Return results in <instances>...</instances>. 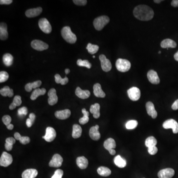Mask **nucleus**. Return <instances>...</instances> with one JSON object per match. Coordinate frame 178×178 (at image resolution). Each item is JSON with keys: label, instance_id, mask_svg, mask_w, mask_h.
<instances>
[{"label": "nucleus", "instance_id": "obj_41", "mask_svg": "<svg viewBox=\"0 0 178 178\" xmlns=\"http://www.w3.org/2000/svg\"><path fill=\"white\" fill-rule=\"evenodd\" d=\"M86 49L88 50V53L91 55H94L98 52L99 51V47L98 45L89 43L86 47Z\"/></svg>", "mask_w": 178, "mask_h": 178}, {"label": "nucleus", "instance_id": "obj_56", "mask_svg": "<svg viewBox=\"0 0 178 178\" xmlns=\"http://www.w3.org/2000/svg\"><path fill=\"white\" fill-rule=\"evenodd\" d=\"M109 153L111 155H114L116 154V151L114 149H111V150L109 151Z\"/></svg>", "mask_w": 178, "mask_h": 178}, {"label": "nucleus", "instance_id": "obj_46", "mask_svg": "<svg viewBox=\"0 0 178 178\" xmlns=\"http://www.w3.org/2000/svg\"><path fill=\"white\" fill-rule=\"evenodd\" d=\"M2 121L5 125L7 126L11 124V116L9 115H5L2 118Z\"/></svg>", "mask_w": 178, "mask_h": 178}, {"label": "nucleus", "instance_id": "obj_36", "mask_svg": "<svg viewBox=\"0 0 178 178\" xmlns=\"http://www.w3.org/2000/svg\"><path fill=\"white\" fill-rule=\"evenodd\" d=\"M22 104V100L21 96H16L14 98L13 102L9 106V109L11 110H13L16 108V106H20Z\"/></svg>", "mask_w": 178, "mask_h": 178}, {"label": "nucleus", "instance_id": "obj_33", "mask_svg": "<svg viewBox=\"0 0 178 178\" xmlns=\"http://www.w3.org/2000/svg\"><path fill=\"white\" fill-rule=\"evenodd\" d=\"M114 162L115 164L119 168H122L126 166V161L119 155H117L114 158Z\"/></svg>", "mask_w": 178, "mask_h": 178}, {"label": "nucleus", "instance_id": "obj_61", "mask_svg": "<svg viewBox=\"0 0 178 178\" xmlns=\"http://www.w3.org/2000/svg\"><path fill=\"white\" fill-rule=\"evenodd\" d=\"M93 58H95V56H93Z\"/></svg>", "mask_w": 178, "mask_h": 178}, {"label": "nucleus", "instance_id": "obj_4", "mask_svg": "<svg viewBox=\"0 0 178 178\" xmlns=\"http://www.w3.org/2000/svg\"><path fill=\"white\" fill-rule=\"evenodd\" d=\"M131 66L130 62L126 59H119L116 60V69L120 72H127L130 69Z\"/></svg>", "mask_w": 178, "mask_h": 178}, {"label": "nucleus", "instance_id": "obj_55", "mask_svg": "<svg viewBox=\"0 0 178 178\" xmlns=\"http://www.w3.org/2000/svg\"><path fill=\"white\" fill-rule=\"evenodd\" d=\"M7 129L11 130L13 129V128H14V125L11 124H10L9 125L7 126Z\"/></svg>", "mask_w": 178, "mask_h": 178}, {"label": "nucleus", "instance_id": "obj_34", "mask_svg": "<svg viewBox=\"0 0 178 178\" xmlns=\"http://www.w3.org/2000/svg\"><path fill=\"white\" fill-rule=\"evenodd\" d=\"M2 60L6 66H10L13 64L14 57L10 54H6L3 56Z\"/></svg>", "mask_w": 178, "mask_h": 178}, {"label": "nucleus", "instance_id": "obj_52", "mask_svg": "<svg viewBox=\"0 0 178 178\" xmlns=\"http://www.w3.org/2000/svg\"><path fill=\"white\" fill-rule=\"evenodd\" d=\"M36 116L33 113H31L29 115V118L30 120L32 122V123H34V122L35 120Z\"/></svg>", "mask_w": 178, "mask_h": 178}, {"label": "nucleus", "instance_id": "obj_11", "mask_svg": "<svg viewBox=\"0 0 178 178\" xmlns=\"http://www.w3.org/2000/svg\"><path fill=\"white\" fill-rule=\"evenodd\" d=\"M56 136V131L54 128L48 127L47 128L45 135L42 138L47 142H51L55 139Z\"/></svg>", "mask_w": 178, "mask_h": 178}, {"label": "nucleus", "instance_id": "obj_16", "mask_svg": "<svg viewBox=\"0 0 178 178\" xmlns=\"http://www.w3.org/2000/svg\"><path fill=\"white\" fill-rule=\"evenodd\" d=\"M99 129V126L98 125L91 128L89 131V135L91 139L94 140H100V134Z\"/></svg>", "mask_w": 178, "mask_h": 178}, {"label": "nucleus", "instance_id": "obj_38", "mask_svg": "<svg viewBox=\"0 0 178 178\" xmlns=\"http://www.w3.org/2000/svg\"><path fill=\"white\" fill-rule=\"evenodd\" d=\"M82 112L83 114V117L79 119L80 124L84 125L87 123L89 121V112L87 111L85 109H82Z\"/></svg>", "mask_w": 178, "mask_h": 178}, {"label": "nucleus", "instance_id": "obj_15", "mask_svg": "<svg viewBox=\"0 0 178 178\" xmlns=\"http://www.w3.org/2000/svg\"><path fill=\"white\" fill-rule=\"evenodd\" d=\"M49 96L48 104L50 105H54L58 101V97L56 95V89L52 88L49 91L48 94Z\"/></svg>", "mask_w": 178, "mask_h": 178}, {"label": "nucleus", "instance_id": "obj_8", "mask_svg": "<svg viewBox=\"0 0 178 178\" xmlns=\"http://www.w3.org/2000/svg\"><path fill=\"white\" fill-rule=\"evenodd\" d=\"M13 159L11 154L7 152H3L0 158V165L3 167H7L12 163Z\"/></svg>", "mask_w": 178, "mask_h": 178}, {"label": "nucleus", "instance_id": "obj_29", "mask_svg": "<svg viewBox=\"0 0 178 178\" xmlns=\"http://www.w3.org/2000/svg\"><path fill=\"white\" fill-rule=\"evenodd\" d=\"M82 133V128L78 124L73 125L72 136L74 139H77L81 136Z\"/></svg>", "mask_w": 178, "mask_h": 178}, {"label": "nucleus", "instance_id": "obj_26", "mask_svg": "<svg viewBox=\"0 0 178 178\" xmlns=\"http://www.w3.org/2000/svg\"><path fill=\"white\" fill-rule=\"evenodd\" d=\"M90 111L91 113L93 114V117L95 118H99L100 116V105L97 103L91 105Z\"/></svg>", "mask_w": 178, "mask_h": 178}, {"label": "nucleus", "instance_id": "obj_13", "mask_svg": "<svg viewBox=\"0 0 178 178\" xmlns=\"http://www.w3.org/2000/svg\"><path fill=\"white\" fill-rule=\"evenodd\" d=\"M148 80L153 84H158L160 83V79L158 76V73L154 70H150L147 74Z\"/></svg>", "mask_w": 178, "mask_h": 178}, {"label": "nucleus", "instance_id": "obj_2", "mask_svg": "<svg viewBox=\"0 0 178 178\" xmlns=\"http://www.w3.org/2000/svg\"><path fill=\"white\" fill-rule=\"evenodd\" d=\"M61 34L65 40L70 44H74L77 41V37L71 31L69 26H65L62 28Z\"/></svg>", "mask_w": 178, "mask_h": 178}, {"label": "nucleus", "instance_id": "obj_24", "mask_svg": "<svg viewBox=\"0 0 178 178\" xmlns=\"http://www.w3.org/2000/svg\"><path fill=\"white\" fill-rule=\"evenodd\" d=\"M8 38L7 25L6 23L1 22L0 24V39L1 40H5Z\"/></svg>", "mask_w": 178, "mask_h": 178}, {"label": "nucleus", "instance_id": "obj_3", "mask_svg": "<svg viewBox=\"0 0 178 178\" xmlns=\"http://www.w3.org/2000/svg\"><path fill=\"white\" fill-rule=\"evenodd\" d=\"M110 19L106 16H103L95 18L93 22L94 27L96 30L100 31L109 22Z\"/></svg>", "mask_w": 178, "mask_h": 178}, {"label": "nucleus", "instance_id": "obj_51", "mask_svg": "<svg viewBox=\"0 0 178 178\" xmlns=\"http://www.w3.org/2000/svg\"><path fill=\"white\" fill-rule=\"evenodd\" d=\"M172 109L174 110L178 109V100H177L172 105Z\"/></svg>", "mask_w": 178, "mask_h": 178}, {"label": "nucleus", "instance_id": "obj_14", "mask_svg": "<svg viewBox=\"0 0 178 178\" xmlns=\"http://www.w3.org/2000/svg\"><path fill=\"white\" fill-rule=\"evenodd\" d=\"M175 175V171L172 168L161 170L158 173L159 178H172Z\"/></svg>", "mask_w": 178, "mask_h": 178}, {"label": "nucleus", "instance_id": "obj_48", "mask_svg": "<svg viewBox=\"0 0 178 178\" xmlns=\"http://www.w3.org/2000/svg\"><path fill=\"white\" fill-rule=\"evenodd\" d=\"M158 151V149L156 146H152L150 148H148V152L151 155H154L157 154Z\"/></svg>", "mask_w": 178, "mask_h": 178}, {"label": "nucleus", "instance_id": "obj_18", "mask_svg": "<svg viewBox=\"0 0 178 178\" xmlns=\"http://www.w3.org/2000/svg\"><path fill=\"white\" fill-rule=\"evenodd\" d=\"M70 115H71V111L68 109L62 110H59L55 112V116L59 119H66L69 118Z\"/></svg>", "mask_w": 178, "mask_h": 178}, {"label": "nucleus", "instance_id": "obj_7", "mask_svg": "<svg viewBox=\"0 0 178 178\" xmlns=\"http://www.w3.org/2000/svg\"><path fill=\"white\" fill-rule=\"evenodd\" d=\"M100 60L101 67L102 69L105 72H109L112 69L111 62L109 59H107L105 55H100L99 56Z\"/></svg>", "mask_w": 178, "mask_h": 178}, {"label": "nucleus", "instance_id": "obj_28", "mask_svg": "<svg viewBox=\"0 0 178 178\" xmlns=\"http://www.w3.org/2000/svg\"><path fill=\"white\" fill-rule=\"evenodd\" d=\"M46 93V90L45 88H42V89L37 88L32 92L30 96L31 100H35L38 96H40L44 95Z\"/></svg>", "mask_w": 178, "mask_h": 178}, {"label": "nucleus", "instance_id": "obj_9", "mask_svg": "<svg viewBox=\"0 0 178 178\" xmlns=\"http://www.w3.org/2000/svg\"><path fill=\"white\" fill-rule=\"evenodd\" d=\"M31 45L32 48L38 51H43L47 50L49 48V45L48 44L39 40H34L32 41L31 43Z\"/></svg>", "mask_w": 178, "mask_h": 178}, {"label": "nucleus", "instance_id": "obj_35", "mask_svg": "<svg viewBox=\"0 0 178 178\" xmlns=\"http://www.w3.org/2000/svg\"><path fill=\"white\" fill-rule=\"evenodd\" d=\"M97 172L100 175L103 177L109 176L111 173V170L109 169L104 166L99 167L97 170Z\"/></svg>", "mask_w": 178, "mask_h": 178}, {"label": "nucleus", "instance_id": "obj_45", "mask_svg": "<svg viewBox=\"0 0 178 178\" xmlns=\"http://www.w3.org/2000/svg\"><path fill=\"white\" fill-rule=\"evenodd\" d=\"M64 175V171L61 169H57L55 171V174L51 178H62Z\"/></svg>", "mask_w": 178, "mask_h": 178}, {"label": "nucleus", "instance_id": "obj_60", "mask_svg": "<svg viewBox=\"0 0 178 178\" xmlns=\"http://www.w3.org/2000/svg\"><path fill=\"white\" fill-rule=\"evenodd\" d=\"M161 51H158V54H161Z\"/></svg>", "mask_w": 178, "mask_h": 178}, {"label": "nucleus", "instance_id": "obj_20", "mask_svg": "<svg viewBox=\"0 0 178 178\" xmlns=\"http://www.w3.org/2000/svg\"><path fill=\"white\" fill-rule=\"evenodd\" d=\"M94 94L98 98H104L105 96V94L101 89V85L99 83H96L93 86Z\"/></svg>", "mask_w": 178, "mask_h": 178}, {"label": "nucleus", "instance_id": "obj_21", "mask_svg": "<svg viewBox=\"0 0 178 178\" xmlns=\"http://www.w3.org/2000/svg\"><path fill=\"white\" fill-rule=\"evenodd\" d=\"M76 95L81 99H87L90 96V91L89 90H83L80 87H78L75 91Z\"/></svg>", "mask_w": 178, "mask_h": 178}, {"label": "nucleus", "instance_id": "obj_23", "mask_svg": "<svg viewBox=\"0 0 178 178\" xmlns=\"http://www.w3.org/2000/svg\"><path fill=\"white\" fill-rule=\"evenodd\" d=\"M161 48H175L177 47V44L174 41L170 39H166L162 41L160 44Z\"/></svg>", "mask_w": 178, "mask_h": 178}, {"label": "nucleus", "instance_id": "obj_43", "mask_svg": "<svg viewBox=\"0 0 178 178\" xmlns=\"http://www.w3.org/2000/svg\"><path fill=\"white\" fill-rule=\"evenodd\" d=\"M138 124V121H136V120H130L126 124V128L128 130L134 129L137 127Z\"/></svg>", "mask_w": 178, "mask_h": 178}, {"label": "nucleus", "instance_id": "obj_42", "mask_svg": "<svg viewBox=\"0 0 178 178\" xmlns=\"http://www.w3.org/2000/svg\"><path fill=\"white\" fill-rule=\"evenodd\" d=\"M77 64L78 66L87 67L88 69H90L91 67V64L88 60H83L81 59H79L77 61Z\"/></svg>", "mask_w": 178, "mask_h": 178}, {"label": "nucleus", "instance_id": "obj_22", "mask_svg": "<svg viewBox=\"0 0 178 178\" xmlns=\"http://www.w3.org/2000/svg\"><path fill=\"white\" fill-rule=\"evenodd\" d=\"M38 171L35 169L26 170L22 174V178H35L38 175Z\"/></svg>", "mask_w": 178, "mask_h": 178}, {"label": "nucleus", "instance_id": "obj_58", "mask_svg": "<svg viewBox=\"0 0 178 178\" xmlns=\"http://www.w3.org/2000/svg\"><path fill=\"white\" fill-rule=\"evenodd\" d=\"M154 2H155V3H157V4H159V3H160V2L163 1H162V0H154Z\"/></svg>", "mask_w": 178, "mask_h": 178}, {"label": "nucleus", "instance_id": "obj_39", "mask_svg": "<svg viewBox=\"0 0 178 178\" xmlns=\"http://www.w3.org/2000/svg\"><path fill=\"white\" fill-rule=\"evenodd\" d=\"M158 141L153 136L148 137L145 141V145L148 148L152 146H156Z\"/></svg>", "mask_w": 178, "mask_h": 178}, {"label": "nucleus", "instance_id": "obj_17", "mask_svg": "<svg viewBox=\"0 0 178 178\" xmlns=\"http://www.w3.org/2000/svg\"><path fill=\"white\" fill-rule=\"evenodd\" d=\"M145 106L148 114L151 116L153 119L156 118L158 116V112L155 110L154 104L151 101H148Z\"/></svg>", "mask_w": 178, "mask_h": 178}, {"label": "nucleus", "instance_id": "obj_47", "mask_svg": "<svg viewBox=\"0 0 178 178\" xmlns=\"http://www.w3.org/2000/svg\"><path fill=\"white\" fill-rule=\"evenodd\" d=\"M28 113V110L27 107H22L18 110V114L20 116H22L23 115H27Z\"/></svg>", "mask_w": 178, "mask_h": 178}, {"label": "nucleus", "instance_id": "obj_12", "mask_svg": "<svg viewBox=\"0 0 178 178\" xmlns=\"http://www.w3.org/2000/svg\"><path fill=\"white\" fill-rule=\"evenodd\" d=\"M63 162V158L59 154H55L49 163V166L58 168L60 167Z\"/></svg>", "mask_w": 178, "mask_h": 178}, {"label": "nucleus", "instance_id": "obj_25", "mask_svg": "<svg viewBox=\"0 0 178 178\" xmlns=\"http://www.w3.org/2000/svg\"><path fill=\"white\" fill-rule=\"evenodd\" d=\"M77 166L81 169L87 168L88 166V160L84 156H80L76 159Z\"/></svg>", "mask_w": 178, "mask_h": 178}, {"label": "nucleus", "instance_id": "obj_50", "mask_svg": "<svg viewBox=\"0 0 178 178\" xmlns=\"http://www.w3.org/2000/svg\"><path fill=\"white\" fill-rule=\"evenodd\" d=\"M12 2V0H1L0 4L1 5H10Z\"/></svg>", "mask_w": 178, "mask_h": 178}, {"label": "nucleus", "instance_id": "obj_49", "mask_svg": "<svg viewBox=\"0 0 178 178\" xmlns=\"http://www.w3.org/2000/svg\"><path fill=\"white\" fill-rule=\"evenodd\" d=\"M73 2L78 6H85L87 3L86 0H74Z\"/></svg>", "mask_w": 178, "mask_h": 178}, {"label": "nucleus", "instance_id": "obj_44", "mask_svg": "<svg viewBox=\"0 0 178 178\" xmlns=\"http://www.w3.org/2000/svg\"><path fill=\"white\" fill-rule=\"evenodd\" d=\"M9 74L6 71H1L0 72V83L6 82L9 79Z\"/></svg>", "mask_w": 178, "mask_h": 178}, {"label": "nucleus", "instance_id": "obj_59", "mask_svg": "<svg viewBox=\"0 0 178 178\" xmlns=\"http://www.w3.org/2000/svg\"><path fill=\"white\" fill-rule=\"evenodd\" d=\"M70 72V70L69 69H66L65 70V73H66V74L69 73Z\"/></svg>", "mask_w": 178, "mask_h": 178}, {"label": "nucleus", "instance_id": "obj_31", "mask_svg": "<svg viewBox=\"0 0 178 178\" xmlns=\"http://www.w3.org/2000/svg\"><path fill=\"white\" fill-rule=\"evenodd\" d=\"M14 137H15V139L20 140V143L23 145H26L30 142V139L29 137H27V136H21L20 133L18 132L15 133Z\"/></svg>", "mask_w": 178, "mask_h": 178}, {"label": "nucleus", "instance_id": "obj_30", "mask_svg": "<svg viewBox=\"0 0 178 178\" xmlns=\"http://www.w3.org/2000/svg\"><path fill=\"white\" fill-rule=\"evenodd\" d=\"M41 85V81H36L35 82H33V83H29L27 84L25 86V90L26 91H28V92H30V91H32V89H37Z\"/></svg>", "mask_w": 178, "mask_h": 178}, {"label": "nucleus", "instance_id": "obj_1", "mask_svg": "<svg viewBox=\"0 0 178 178\" xmlns=\"http://www.w3.org/2000/svg\"><path fill=\"white\" fill-rule=\"evenodd\" d=\"M133 14L136 18L142 21H149L154 16L153 9L146 5H139L135 7Z\"/></svg>", "mask_w": 178, "mask_h": 178}, {"label": "nucleus", "instance_id": "obj_32", "mask_svg": "<svg viewBox=\"0 0 178 178\" xmlns=\"http://www.w3.org/2000/svg\"><path fill=\"white\" fill-rule=\"evenodd\" d=\"M0 94L3 96H9L10 98H11L14 96V91L9 86H5L1 89Z\"/></svg>", "mask_w": 178, "mask_h": 178}, {"label": "nucleus", "instance_id": "obj_57", "mask_svg": "<svg viewBox=\"0 0 178 178\" xmlns=\"http://www.w3.org/2000/svg\"><path fill=\"white\" fill-rule=\"evenodd\" d=\"M175 60H176V61H178V51H177L176 54H175L174 56Z\"/></svg>", "mask_w": 178, "mask_h": 178}, {"label": "nucleus", "instance_id": "obj_6", "mask_svg": "<svg viewBox=\"0 0 178 178\" xmlns=\"http://www.w3.org/2000/svg\"><path fill=\"white\" fill-rule=\"evenodd\" d=\"M163 127L165 129H172L174 134L178 133V122L173 119H170L165 121L163 124Z\"/></svg>", "mask_w": 178, "mask_h": 178}, {"label": "nucleus", "instance_id": "obj_5", "mask_svg": "<svg viewBox=\"0 0 178 178\" xmlns=\"http://www.w3.org/2000/svg\"><path fill=\"white\" fill-rule=\"evenodd\" d=\"M39 28H40L43 32L46 34H49L51 32V25L49 22V21L47 20L46 18H41L39 20Z\"/></svg>", "mask_w": 178, "mask_h": 178}, {"label": "nucleus", "instance_id": "obj_27", "mask_svg": "<svg viewBox=\"0 0 178 178\" xmlns=\"http://www.w3.org/2000/svg\"><path fill=\"white\" fill-rule=\"evenodd\" d=\"M104 146L108 151L116 148V144L114 140L112 138H109L104 142Z\"/></svg>", "mask_w": 178, "mask_h": 178}, {"label": "nucleus", "instance_id": "obj_19", "mask_svg": "<svg viewBox=\"0 0 178 178\" xmlns=\"http://www.w3.org/2000/svg\"><path fill=\"white\" fill-rule=\"evenodd\" d=\"M42 8L41 7L34 8V9H29L25 12L26 16L29 18L36 17L41 14L42 12Z\"/></svg>", "mask_w": 178, "mask_h": 178}, {"label": "nucleus", "instance_id": "obj_53", "mask_svg": "<svg viewBox=\"0 0 178 178\" xmlns=\"http://www.w3.org/2000/svg\"><path fill=\"white\" fill-rule=\"evenodd\" d=\"M171 5L173 7H178V0H173L171 2Z\"/></svg>", "mask_w": 178, "mask_h": 178}, {"label": "nucleus", "instance_id": "obj_10", "mask_svg": "<svg viewBox=\"0 0 178 178\" xmlns=\"http://www.w3.org/2000/svg\"><path fill=\"white\" fill-rule=\"evenodd\" d=\"M128 96L131 100L137 101L139 100L140 96V91L137 87H133L127 91Z\"/></svg>", "mask_w": 178, "mask_h": 178}, {"label": "nucleus", "instance_id": "obj_54", "mask_svg": "<svg viewBox=\"0 0 178 178\" xmlns=\"http://www.w3.org/2000/svg\"><path fill=\"white\" fill-rule=\"evenodd\" d=\"M26 125H27V127H29V128L31 127L32 124H33L29 118L27 119L26 121Z\"/></svg>", "mask_w": 178, "mask_h": 178}, {"label": "nucleus", "instance_id": "obj_40", "mask_svg": "<svg viewBox=\"0 0 178 178\" xmlns=\"http://www.w3.org/2000/svg\"><path fill=\"white\" fill-rule=\"evenodd\" d=\"M55 81L57 84H61L62 85H65L69 82V78H67V77L62 78L59 74H56L55 75Z\"/></svg>", "mask_w": 178, "mask_h": 178}, {"label": "nucleus", "instance_id": "obj_37", "mask_svg": "<svg viewBox=\"0 0 178 178\" xmlns=\"http://www.w3.org/2000/svg\"><path fill=\"white\" fill-rule=\"evenodd\" d=\"M16 143V139L12 137H10L7 139L5 144V149L7 151H11L12 149L13 145Z\"/></svg>", "mask_w": 178, "mask_h": 178}]
</instances>
